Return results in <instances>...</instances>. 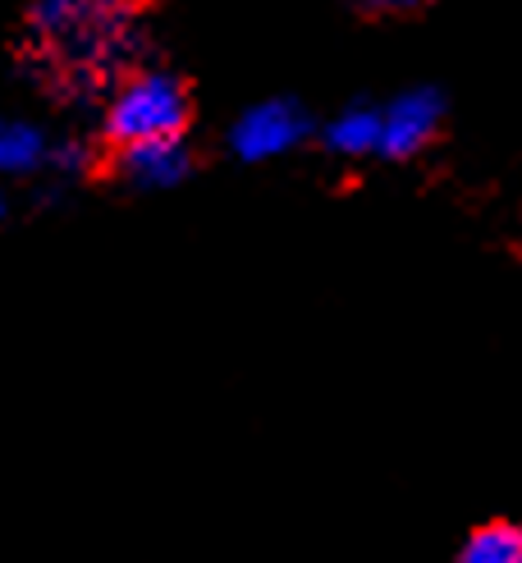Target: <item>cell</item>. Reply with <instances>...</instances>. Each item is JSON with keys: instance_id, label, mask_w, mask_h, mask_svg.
<instances>
[{"instance_id": "6da1fadb", "label": "cell", "mask_w": 522, "mask_h": 563, "mask_svg": "<svg viewBox=\"0 0 522 563\" xmlns=\"http://www.w3.org/2000/svg\"><path fill=\"white\" fill-rule=\"evenodd\" d=\"M33 37L55 65L82 82H101L129 55L133 27L120 0H37Z\"/></svg>"}, {"instance_id": "7a4b0ae2", "label": "cell", "mask_w": 522, "mask_h": 563, "mask_svg": "<svg viewBox=\"0 0 522 563\" xmlns=\"http://www.w3.org/2000/svg\"><path fill=\"white\" fill-rule=\"evenodd\" d=\"M188 124V92L175 74H133L105 101V137L115 147L160 143V137H184Z\"/></svg>"}, {"instance_id": "3957f363", "label": "cell", "mask_w": 522, "mask_h": 563, "mask_svg": "<svg viewBox=\"0 0 522 563\" xmlns=\"http://www.w3.org/2000/svg\"><path fill=\"white\" fill-rule=\"evenodd\" d=\"M308 110L289 97H270V101H257L247 106L243 115L234 120L230 129V147L238 161L247 165H262V161H275V156H289L302 137H308Z\"/></svg>"}, {"instance_id": "277c9868", "label": "cell", "mask_w": 522, "mask_h": 563, "mask_svg": "<svg viewBox=\"0 0 522 563\" xmlns=\"http://www.w3.org/2000/svg\"><path fill=\"white\" fill-rule=\"evenodd\" d=\"M440 120H445V101L431 88H412L403 97H395L380 110V143L376 152L390 161H408L418 156L431 137L440 133Z\"/></svg>"}, {"instance_id": "5b68a950", "label": "cell", "mask_w": 522, "mask_h": 563, "mask_svg": "<svg viewBox=\"0 0 522 563\" xmlns=\"http://www.w3.org/2000/svg\"><path fill=\"white\" fill-rule=\"evenodd\" d=\"M115 170H120L133 188L160 192V188H175V184H184V179H188L192 156H188V147H184V137H160V143L120 147Z\"/></svg>"}, {"instance_id": "8992f818", "label": "cell", "mask_w": 522, "mask_h": 563, "mask_svg": "<svg viewBox=\"0 0 522 563\" xmlns=\"http://www.w3.org/2000/svg\"><path fill=\"white\" fill-rule=\"evenodd\" d=\"M380 143V110L376 106H348L325 124V147L340 156H371Z\"/></svg>"}, {"instance_id": "52a82bcc", "label": "cell", "mask_w": 522, "mask_h": 563, "mask_svg": "<svg viewBox=\"0 0 522 563\" xmlns=\"http://www.w3.org/2000/svg\"><path fill=\"white\" fill-rule=\"evenodd\" d=\"M51 143L37 124L27 120H0V175H33L46 165Z\"/></svg>"}, {"instance_id": "ba28073f", "label": "cell", "mask_w": 522, "mask_h": 563, "mask_svg": "<svg viewBox=\"0 0 522 563\" xmlns=\"http://www.w3.org/2000/svg\"><path fill=\"white\" fill-rule=\"evenodd\" d=\"M458 563H522V537L513 522H486L463 541Z\"/></svg>"}, {"instance_id": "9c48e42d", "label": "cell", "mask_w": 522, "mask_h": 563, "mask_svg": "<svg viewBox=\"0 0 522 563\" xmlns=\"http://www.w3.org/2000/svg\"><path fill=\"white\" fill-rule=\"evenodd\" d=\"M46 165H55V170L74 175V170H82V165H88V147H78V143H60V147H51V152H46Z\"/></svg>"}, {"instance_id": "30bf717a", "label": "cell", "mask_w": 522, "mask_h": 563, "mask_svg": "<svg viewBox=\"0 0 522 563\" xmlns=\"http://www.w3.org/2000/svg\"><path fill=\"white\" fill-rule=\"evenodd\" d=\"M357 5L371 10V14H412V10L431 5V0H357Z\"/></svg>"}, {"instance_id": "8fae6325", "label": "cell", "mask_w": 522, "mask_h": 563, "mask_svg": "<svg viewBox=\"0 0 522 563\" xmlns=\"http://www.w3.org/2000/svg\"><path fill=\"white\" fill-rule=\"evenodd\" d=\"M0 220H5V202H0Z\"/></svg>"}]
</instances>
